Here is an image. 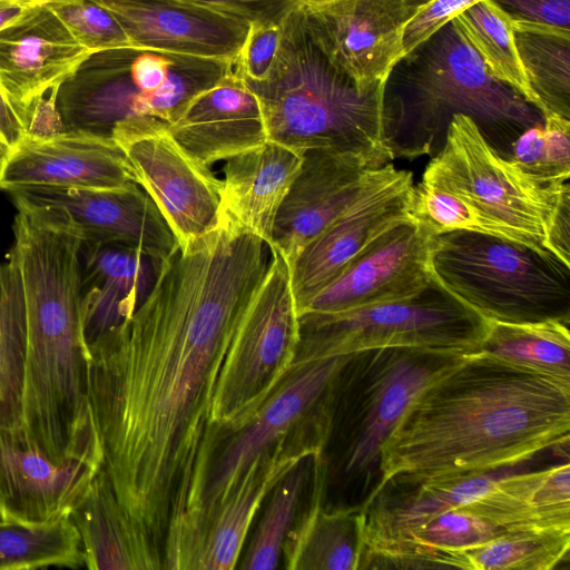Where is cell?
<instances>
[{
  "label": "cell",
  "instance_id": "29",
  "mask_svg": "<svg viewBox=\"0 0 570 570\" xmlns=\"http://www.w3.org/2000/svg\"><path fill=\"white\" fill-rule=\"evenodd\" d=\"M326 468L318 460L306 509L287 534V570H358L364 550L361 509H325Z\"/></svg>",
  "mask_w": 570,
  "mask_h": 570
},
{
  "label": "cell",
  "instance_id": "22",
  "mask_svg": "<svg viewBox=\"0 0 570 570\" xmlns=\"http://www.w3.org/2000/svg\"><path fill=\"white\" fill-rule=\"evenodd\" d=\"M101 468L56 462L17 430L0 425V500L9 520L69 517Z\"/></svg>",
  "mask_w": 570,
  "mask_h": 570
},
{
  "label": "cell",
  "instance_id": "10",
  "mask_svg": "<svg viewBox=\"0 0 570 570\" xmlns=\"http://www.w3.org/2000/svg\"><path fill=\"white\" fill-rule=\"evenodd\" d=\"M267 273L249 302L222 365L210 410L214 426L242 429L292 368L299 322L289 268L272 249Z\"/></svg>",
  "mask_w": 570,
  "mask_h": 570
},
{
  "label": "cell",
  "instance_id": "36",
  "mask_svg": "<svg viewBox=\"0 0 570 570\" xmlns=\"http://www.w3.org/2000/svg\"><path fill=\"white\" fill-rule=\"evenodd\" d=\"M514 40L543 118L554 114L570 119V36L514 31Z\"/></svg>",
  "mask_w": 570,
  "mask_h": 570
},
{
  "label": "cell",
  "instance_id": "32",
  "mask_svg": "<svg viewBox=\"0 0 570 570\" xmlns=\"http://www.w3.org/2000/svg\"><path fill=\"white\" fill-rule=\"evenodd\" d=\"M85 568L78 529L69 517L0 521V570Z\"/></svg>",
  "mask_w": 570,
  "mask_h": 570
},
{
  "label": "cell",
  "instance_id": "37",
  "mask_svg": "<svg viewBox=\"0 0 570 570\" xmlns=\"http://www.w3.org/2000/svg\"><path fill=\"white\" fill-rule=\"evenodd\" d=\"M543 186H559L570 177V119L548 115L543 125L523 131L509 158Z\"/></svg>",
  "mask_w": 570,
  "mask_h": 570
},
{
  "label": "cell",
  "instance_id": "2",
  "mask_svg": "<svg viewBox=\"0 0 570 570\" xmlns=\"http://www.w3.org/2000/svg\"><path fill=\"white\" fill-rule=\"evenodd\" d=\"M569 439L570 387L474 352L407 405L382 445L377 491L395 475L424 481L513 469Z\"/></svg>",
  "mask_w": 570,
  "mask_h": 570
},
{
  "label": "cell",
  "instance_id": "27",
  "mask_svg": "<svg viewBox=\"0 0 570 570\" xmlns=\"http://www.w3.org/2000/svg\"><path fill=\"white\" fill-rule=\"evenodd\" d=\"M69 518L81 538L85 568L163 569L160 552L126 513L104 468L92 479Z\"/></svg>",
  "mask_w": 570,
  "mask_h": 570
},
{
  "label": "cell",
  "instance_id": "12",
  "mask_svg": "<svg viewBox=\"0 0 570 570\" xmlns=\"http://www.w3.org/2000/svg\"><path fill=\"white\" fill-rule=\"evenodd\" d=\"M111 139L135 181L153 198L184 247L222 222V180L185 150L168 124L142 120L117 128Z\"/></svg>",
  "mask_w": 570,
  "mask_h": 570
},
{
  "label": "cell",
  "instance_id": "6",
  "mask_svg": "<svg viewBox=\"0 0 570 570\" xmlns=\"http://www.w3.org/2000/svg\"><path fill=\"white\" fill-rule=\"evenodd\" d=\"M471 353L386 347L350 355L335 390L324 458L326 478L334 474L346 492L343 509H363L382 479V445L412 400Z\"/></svg>",
  "mask_w": 570,
  "mask_h": 570
},
{
  "label": "cell",
  "instance_id": "46",
  "mask_svg": "<svg viewBox=\"0 0 570 570\" xmlns=\"http://www.w3.org/2000/svg\"><path fill=\"white\" fill-rule=\"evenodd\" d=\"M332 1H335V0H301V2L306 6H320V4H324L327 2H332Z\"/></svg>",
  "mask_w": 570,
  "mask_h": 570
},
{
  "label": "cell",
  "instance_id": "4",
  "mask_svg": "<svg viewBox=\"0 0 570 570\" xmlns=\"http://www.w3.org/2000/svg\"><path fill=\"white\" fill-rule=\"evenodd\" d=\"M421 184L436 189L426 218L436 234L472 230L548 249L549 232L568 181L543 186L485 140L472 118L455 114L443 148ZM551 253V252H550Z\"/></svg>",
  "mask_w": 570,
  "mask_h": 570
},
{
  "label": "cell",
  "instance_id": "42",
  "mask_svg": "<svg viewBox=\"0 0 570 570\" xmlns=\"http://www.w3.org/2000/svg\"><path fill=\"white\" fill-rule=\"evenodd\" d=\"M511 19L570 32V0H493Z\"/></svg>",
  "mask_w": 570,
  "mask_h": 570
},
{
  "label": "cell",
  "instance_id": "24",
  "mask_svg": "<svg viewBox=\"0 0 570 570\" xmlns=\"http://www.w3.org/2000/svg\"><path fill=\"white\" fill-rule=\"evenodd\" d=\"M168 131L209 167L267 140L259 101L236 68L195 96Z\"/></svg>",
  "mask_w": 570,
  "mask_h": 570
},
{
  "label": "cell",
  "instance_id": "33",
  "mask_svg": "<svg viewBox=\"0 0 570 570\" xmlns=\"http://www.w3.org/2000/svg\"><path fill=\"white\" fill-rule=\"evenodd\" d=\"M321 454L304 458L272 489V497L239 569L273 570L278 567L284 542L298 519L301 501Z\"/></svg>",
  "mask_w": 570,
  "mask_h": 570
},
{
  "label": "cell",
  "instance_id": "13",
  "mask_svg": "<svg viewBox=\"0 0 570 570\" xmlns=\"http://www.w3.org/2000/svg\"><path fill=\"white\" fill-rule=\"evenodd\" d=\"M413 185L412 173L390 164L376 184L301 249L288 265L298 315L376 238L415 220L410 213Z\"/></svg>",
  "mask_w": 570,
  "mask_h": 570
},
{
  "label": "cell",
  "instance_id": "47",
  "mask_svg": "<svg viewBox=\"0 0 570 570\" xmlns=\"http://www.w3.org/2000/svg\"><path fill=\"white\" fill-rule=\"evenodd\" d=\"M27 1H30V2L37 3V4H42V3L49 4V3H55V2L68 1V0H27Z\"/></svg>",
  "mask_w": 570,
  "mask_h": 570
},
{
  "label": "cell",
  "instance_id": "38",
  "mask_svg": "<svg viewBox=\"0 0 570 570\" xmlns=\"http://www.w3.org/2000/svg\"><path fill=\"white\" fill-rule=\"evenodd\" d=\"M49 6L76 41L91 53L131 45L117 18L95 0H68Z\"/></svg>",
  "mask_w": 570,
  "mask_h": 570
},
{
  "label": "cell",
  "instance_id": "48",
  "mask_svg": "<svg viewBox=\"0 0 570 570\" xmlns=\"http://www.w3.org/2000/svg\"><path fill=\"white\" fill-rule=\"evenodd\" d=\"M9 518H8V514H7V511L0 500V521H8Z\"/></svg>",
  "mask_w": 570,
  "mask_h": 570
},
{
  "label": "cell",
  "instance_id": "20",
  "mask_svg": "<svg viewBox=\"0 0 570 570\" xmlns=\"http://www.w3.org/2000/svg\"><path fill=\"white\" fill-rule=\"evenodd\" d=\"M90 53L46 3L0 29V86L28 127L37 104Z\"/></svg>",
  "mask_w": 570,
  "mask_h": 570
},
{
  "label": "cell",
  "instance_id": "28",
  "mask_svg": "<svg viewBox=\"0 0 570 570\" xmlns=\"http://www.w3.org/2000/svg\"><path fill=\"white\" fill-rule=\"evenodd\" d=\"M456 509L505 531L570 530L569 460L532 472H510Z\"/></svg>",
  "mask_w": 570,
  "mask_h": 570
},
{
  "label": "cell",
  "instance_id": "5",
  "mask_svg": "<svg viewBox=\"0 0 570 570\" xmlns=\"http://www.w3.org/2000/svg\"><path fill=\"white\" fill-rule=\"evenodd\" d=\"M410 76L413 99L384 115V144L393 158L435 156L444 146L452 117L474 120L488 144L507 159L527 129L543 125L541 112L517 90L494 79L456 28L446 23L429 39Z\"/></svg>",
  "mask_w": 570,
  "mask_h": 570
},
{
  "label": "cell",
  "instance_id": "35",
  "mask_svg": "<svg viewBox=\"0 0 570 570\" xmlns=\"http://www.w3.org/2000/svg\"><path fill=\"white\" fill-rule=\"evenodd\" d=\"M26 316L20 275L9 254L0 264V425L16 429L22 384Z\"/></svg>",
  "mask_w": 570,
  "mask_h": 570
},
{
  "label": "cell",
  "instance_id": "8",
  "mask_svg": "<svg viewBox=\"0 0 570 570\" xmlns=\"http://www.w3.org/2000/svg\"><path fill=\"white\" fill-rule=\"evenodd\" d=\"M434 278L488 321L570 323V264L550 252L472 230L435 235Z\"/></svg>",
  "mask_w": 570,
  "mask_h": 570
},
{
  "label": "cell",
  "instance_id": "43",
  "mask_svg": "<svg viewBox=\"0 0 570 570\" xmlns=\"http://www.w3.org/2000/svg\"><path fill=\"white\" fill-rule=\"evenodd\" d=\"M29 134V127L0 86V155L16 146Z\"/></svg>",
  "mask_w": 570,
  "mask_h": 570
},
{
  "label": "cell",
  "instance_id": "21",
  "mask_svg": "<svg viewBox=\"0 0 570 570\" xmlns=\"http://www.w3.org/2000/svg\"><path fill=\"white\" fill-rule=\"evenodd\" d=\"M120 22L131 45L236 61L250 24L188 0H95Z\"/></svg>",
  "mask_w": 570,
  "mask_h": 570
},
{
  "label": "cell",
  "instance_id": "44",
  "mask_svg": "<svg viewBox=\"0 0 570 570\" xmlns=\"http://www.w3.org/2000/svg\"><path fill=\"white\" fill-rule=\"evenodd\" d=\"M548 249L570 264V189L562 195L558 205L548 236Z\"/></svg>",
  "mask_w": 570,
  "mask_h": 570
},
{
  "label": "cell",
  "instance_id": "25",
  "mask_svg": "<svg viewBox=\"0 0 570 570\" xmlns=\"http://www.w3.org/2000/svg\"><path fill=\"white\" fill-rule=\"evenodd\" d=\"M161 263L127 246L82 242L81 309L87 346L131 316L151 289Z\"/></svg>",
  "mask_w": 570,
  "mask_h": 570
},
{
  "label": "cell",
  "instance_id": "39",
  "mask_svg": "<svg viewBox=\"0 0 570 570\" xmlns=\"http://www.w3.org/2000/svg\"><path fill=\"white\" fill-rule=\"evenodd\" d=\"M281 37V24H250L244 46L236 60L242 78L262 81L274 63Z\"/></svg>",
  "mask_w": 570,
  "mask_h": 570
},
{
  "label": "cell",
  "instance_id": "19",
  "mask_svg": "<svg viewBox=\"0 0 570 570\" xmlns=\"http://www.w3.org/2000/svg\"><path fill=\"white\" fill-rule=\"evenodd\" d=\"M134 181L117 144L91 135L28 134L0 155V190L6 193L24 187L118 188Z\"/></svg>",
  "mask_w": 570,
  "mask_h": 570
},
{
  "label": "cell",
  "instance_id": "17",
  "mask_svg": "<svg viewBox=\"0 0 570 570\" xmlns=\"http://www.w3.org/2000/svg\"><path fill=\"white\" fill-rule=\"evenodd\" d=\"M39 204L83 243L122 245L160 262L180 247L156 203L135 181L118 188L49 187Z\"/></svg>",
  "mask_w": 570,
  "mask_h": 570
},
{
  "label": "cell",
  "instance_id": "1",
  "mask_svg": "<svg viewBox=\"0 0 570 570\" xmlns=\"http://www.w3.org/2000/svg\"><path fill=\"white\" fill-rule=\"evenodd\" d=\"M272 257L228 219L161 263L137 309L88 345V393L116 497L161 543L207 466L218 375Z\"/></svg>",
  "mask_w": 570,
  "mask_h": 570
},
{
  "label": "cell",
  "instance_id": "14",
  "mask_svg": "<svg viewBox=\"0 0 570 570\" xmlns=\"http://www.w3.org/2000/svg\"><path fill=\"white\" fill-rule=\"evenodd\" d=\"M428 1L335 0L305 6L330 59L366 92L387 82L403 59L406 24Z\"/></svg>",
  "mask_w": 570,
  "mask_h": 570
},
{
  "label": "cell",
  "instance_id": "45",
  "mask_svg": "<svg viewBox=\"0 0 570 570\" xmlns=\"http://www.w3.org/2000/svg\"><path fill=\"white\" fill-rule=\"evenodd\" d=\"M36 4L27 0H0V29L14 21Z\"/></svg>",
  "mask_w": 570,
  "mask_h": 570
},
{
  "label": "cell",
  "instance_id": "23",
  "mask_svg": "<svg viewBox=\"0 0 570 570\" xmlns=\"http://www.w3.org/2000/svg\"><path fill=\"white\" fill-rule=\"evenodd\" d=\"M511 470L424 481L402 475L389 479L362 509L364 550L358 570L411 529L473 501Z\"/></svg>",
  "mask_w": 570,
  "mask_h": 570
},
{
  "label": "cell",
  "instance_id": "26",
  "mask_svg": "<svg viewBox=\"0 0 570 570\" xmlns=\"http://www.w3.org/2000/svg\"><path fill=\"white\" fill-rule=\"evenodd\" d=\"M302 161L303 155L269 140L226 159L222 168V217L269 246L277 210Z\"/></svg>",
  "mask_w": 570,
  "mask_h": 570
},
{
  "label": "cell",
  "instance_id": "7",
  "mask_svg": "<svg viewBox=\"0 0 570 570\" xmlns=\"http://www.w3.org/2000/svg\"><path fill=\"white\" fill-rule=\"evenodd\" d=\"M235 68L236 61L134 45L92 52L53 90L60 129L111 139L118 127L137 121L170 125Z\"/></svg>",
  "mask_w": 570,
  "mask_h": 570
},
{
  "label": "cell",
  "instance_id": "15",
  "mask_svg": "<svg viewBox=\"0 0 570 570\" xmlns=\"http://www.w3.org/2000/svg\"><path fill=\"white\" fill-rule=\"evenodd\" d=\"M366 158L331 149L303 154L301 168L274 220L269 247L289 265L301 249L387 171Z\"/></svg>",
  "mask_w": 570,
  "mask_h": 570
},
{
  "label": "cell",
  "instance_id": "30",
  "mask_svg": "<svg viewBox=\"0 0 570 570\" xmlns=\"http://www.w3.org/2000/svg\"><path fill=\"white\" fill-rule=\"evenodd\" d=\"M479 353L533 371L570 387L569 324L561 321H489Z\"/></svg>",
  "mask_w": 570,
  "mask_h": 570
},
{
  "label": "cell",
  "instance_id": "16",
  "mask_svg": "<svg viewBox=\"0 0 570 570\" xmlns=\"http://www.w3.org/2000/svg\"><path fill=\"white\" fill-rule=\"evenodd\" d=\"M434 236L416 220L396 225L315 295L303 313H340L420 294L433 278L430 250Z\"/></svg>",
  "mask_w": 570,
  "mask_h": 570
},
{
  "label": "cell",
  "instance_id": "18",
  "mask_svg": "<svg viewBox=\"0 0 570 570\" xmlns=\"http://www.w3.org/2000/svg\"><path fill=\"white\" fill-rule=\"evenodd\" d=\"M331 423V414L311 419L250 461L207 527L194 570H232L236 567L261 503L299 461L323 453Z\"/></svg>",
  "mask_w": 570,
  "mask_h": 570
},
{
  "label": "cell",
  "instance_id": "11",
  "mask_svg": "<svg viewBox=\"0 0 570 570\" xmlns=\"http://www.w3.org/2000/svg\"><path fill=\"white\" fill-rule=\"evenodd\" d=\"M350 355L294 363L242 429L226 433L215 426L204 488L184 548L186 570H194L207 527L250 461L304 422L333 413L337 379Z\"/></svg>",
  "mask_w": 570,
  "mask_h": 570
},
{
  "label": "cell",
  "instance_id": "40",
  "mask_svg": "<svg viewBox=\"0 0 570 570\" xmlns=\"http://www.w3.org/2000/svg\"><path fill=\"white\" fill-rule=\"evenodd\" d=\"M483 0H430L406 24L403 36V59L409 58L455 16Z\"/></svg>",
  "mask_w": 570,
  "mask_h": 570
},
{
  "label": "cell",
  "instance_id": "9",
  "mask_svg": "<svg viewBox=\"0 0 570 570\" xmlns=\"http://www.w3.org/2000/svg\"><path fill=\"white\" fill-rule=\"evenodd\" d=\"M298 322L294 363L386 347L474 353L489 330L487 318L434 276L411 298L340 313H303Z\"/></svg>",
  "mask_w": 570,
  "mask_h": 570
},
{
  "label": "cell",
  "instance_id": "41",
  "mask_svg": "<svg viewBox=\"0 0 570 570\" xmlns=\"http://www.w3.org/2000/svg\"><path fill=\"white\" fill-rule=\"evenodd\" d=\"M249 24H281L301 0H188Z\"/></svg>",
  "mask_w": 570,
  "mask_h": 570
},
{
  "label": "cell",
  "instance_id": "3",
  "mask_svg": "<svg viewBox=\"0 0 570 570\" xmlns=\"http://www.w3.org/2000/svg\"><path fill=\"white\" fill-rule=\"evenodd\" d=\"M243 80L259 101L267 140L299 155L351 153L379 168L394 159L384 144L386 83L361 92L327 56L302 2L281 23L267 78Z\"/></svg>",
  "mask_w": 570,
  "mask_h": 570
},
{
  "label": "cell",
  "instance_id": "34",
  "mask_svg": "<svg viewBox=\"0 0 570 570\" xmlns=\"http://www.w3.org/2000/svg\"><path fill=\"white\" fill-rule=\"evenodd\" d=\"M570 530L504 531L461 551L470 570H552L568 559Z\"/></svg>",
  "mask_w": 570,
  "mask_h": 570
},
{
  "label": "cell",
  "instance_id": "31",
  "mask_svg": "<svg viewBox=\"0 0 570 570\" xmlns=\"http://www.w3.org/2000/svg\"><path fill=\"white\" fill-rule=\"evenodd\" d=\"M450 22L475 50L488 72L517 90L542 115V105L530 86L518 52L511 18L493 0H483Z\"/></svg>",
  "mask_w": 570,
  "mask_h": 570
}]
</instances>
